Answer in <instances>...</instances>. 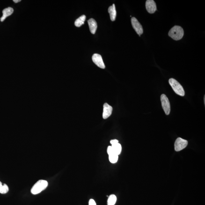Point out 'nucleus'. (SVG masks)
Segmentation results:
<instances>
[{
	"label": "nucleus",
	"mask_w": 205,
	"mask_h": 205,
	"mask_svg": "<svg viewBox=\"0 0 205 205\" xmlns=\"http://www.w3.org/2000/svg\"><path fill=\"white\" fill-rule=\"evenodd\" d=\"M161 101L163 110L166 114L168 115L171 111V106L168 98L165 94H163L161 96Z\"/></svg>",
	"instance_id": "nucleus-4"
},
{
	"label": "nucleus",
	"mask_w": 205,
	"mask_h": 205,
	"mask_svg": "<svg viewBox=\"0 0 205 205\" xmlns=\"http://www.w3.org/2000/svg\"><path fill=\"white\" fill-rule=\"evenodd\" d=\"M48 183L46 180H39L33 185L31 189V193L33 194H39L43 190L45 189Z\"/></svg>",
	"instance_id": "nucleus-2"
},
{
	"label": "nucleus",
	"mask_w": 205,
	"mask_h": 205,
	"mask_svg": "<svg viewBox=\"0 0 205 205\" xmlns=\"http://www.w3.org/2000/svg\"><path fill=\"white\" fill-rule=\"evenodd\" d=\"M169 36L174 40H179L182 39L184 35V31L182 28L180 26L175 25L169 31Z\"/></svg>",
	"instance_id": "nucleus-1"
},
{
	"label": "nucleus",
	"mask_w": 205,
	"mask_h": 205,
	"mask_svg": "<svg viewBox=\"0 0 205 205\" xmlns=\"http://www.w3.org/2000/svg\"><path fill=\"white\" fill-rule=\"evenodd\" d=\"M188 144V142L187 140L181 138H178L175 142V150L177 152L181 151L187 146Z\"/></svg>",
	"instance_id": "nucleus-5"
},
{
	"label": "nucleus",
	"mask_w": 205,
	"mask_h": 205,
	"mask_svg": "<svg viewBox=\"0 0 205 205\" xmlns=\"http://www.w3.org/2000/svg\"><path fill=\"white\" fill-rule=\"evenodd\" d=\"M86 19V16L83 15L75 21V24L77 27H80L84 24V21Z\"/></svg>",
	"instance_id": "nucleus-13"
},
{
	"label": "nucleus",
	"mask_w": 205,
	"mask_h": 205,
	"mask_svg": "<svg viewBox=\"0 0 205 205\" xmlns=\"http://www.w3.org/2000/svg\"><path fill=\"white\" fill-rule=\"evenodd\" d=\"M89 205H96V203L94 200L91 199L89 201Z\"/></svg>",
	"instance_id": "nucleus-20"
},
{
	"label": "nucleus",
	"mask_w": 205,
	"mask_h": 205,
	"mask_svg": "<svg viewBox=\"0 0 205 205\" xmlns=\"http://www.w3.org/2000/svg\"><path fill=\"white\" fill-rule=\"evenodd\" d=\"M117 201V197L114 194H112L109 197L108 200V205H114Z\"/></svg>",
	"instance_id": "nucleus-15"
},
{
	"label": "nucleus",
	"mask_w": 205,
	"mask_h": 205,
	"mask_svg": "<svg viewBox=\"0 0 205 205\" xmlns=\"http://www.w3.org/2000/svg\"><path fill=\"white\" fill-rule=\"evenodd\" d=\"M146 7L147 11L150 14L154 13L157 10L156 2L153 0H148L146 1Z\"/></svg>",
	"instance_id": "nucleus-8"
},
{
	"label": "nucleus",
	"mask_w": 205,
	"mask_h": 205,
	"mask_svg": "<svg viewBox=\"0 0 205 205\" xmlns=\"http://www.w3.org/2000/svg\"><path fill=\"white\" fill-rule=\"evenodd\" d=\"M108 11L109 13H110L111 20L113 21H114L116 17V11L114 4H113V5L109 7Z\"/></svg>",
	"instance_id": "nucleus-12"
},
{
	"label": "nucleus",
	"mask_w": 205,
	"mask_h": 205,
	"mask_svg": "<svg viewBox=\"0 0 205 205\" xmlns=\"http://www.w3.org/2000/svg\"><path fill=\"white\" fill-rule=\"evenodd\" d=\"M169 83L175 92L181 96L185 95V92L183 87L174 79L171 78L169 79Z\"/></svg>",
	"instance_id": "nucleus-3"
},
{
	"label": "nucleus",
	"mask_w": 205,
	"mask_h": 205,
	"mask_svg": "<svg viewBox=\"0 0 205 205\" xmlns=\"http://www.w3.org/2000/svg\"><path fill=\"white\" fill-rule=\"evenodd\" d=\"M88 23L91 33L92 34H94L95 33L97 27V23L95 20L93 18H91L88 21Z\"/></svg>",
	"instance_id": "nucleus-10"
},
{
	"label": "nucleus",
	"mask_w": 205,
	"mask_h": 205,
	"mask_svg": "<svg viewBox=\"0 0 205 205\" xmlns=\"http://www.w3.org/2000/svg\"><path fill=\"white\" fill-rule=\"evenodd\" d=\"M107 153L108 154V155L114 154L112 146H109L108 147L107 149Z\"/></svg>",
	"instance_id": "nucleus-18"
},
{
	"label": "nucleus",
	"mask_w": 205,
	"mask_h": 205,
	"mask_svg": "<svg viewBox=\"0 0 205 205\" xmlns=\"http://www.w3.org/2000/svg\"><path fill=\"white\" fill-rule=\"evenodd\" d=\"M113 111V108L107 103H105L104 105V112L103 113V118L104 119H106L112 114Z\"/></svg>",
	"instance_id": "nucleus-9"
},
{
	"label": "nucleus",
	"mask_w": 205,
	"mask_h": 205,
	"mask_svg": "<svg viewBox=\"0 0 205 205\" xmlns=\"http://www.w3.org/2000/svg\"><path fill=\"white\" fill-rule=\"evenodd\" d=\"M13 12V9L11 7H9L4 9L2 11L3 16L1 18V21H4L6 18L11 15Z\"/></svg>",
	"instance_id": "nucleus-11"
},
{
	"label": "nucleus",
	"mask_w": 205,
	"mask_h": 205,
	"mask_svg": "<svg viewBox=\"0 0 205 205\" xmlns=\"http://www.w3.org/2000/svg\"><path fill=\"white\" fill-rule=\"evenodd\" d=\"M118 143H119V141L117 140H112L110 141V143L112 144V145L116 144Z\"/></svg>",
	"instance_id": "nucleus-19"
},
{
	"label": "nucleus",
	"mask_w": 205,
	"mask_h": 205,
	"mask_svg": "<svg viewBox=\"0 0 205 205\" xmlns=\"http://www.w3.org/2000/svg\"><path fill=\"white\" fill-rule=\"evenodd\" d=\"M131 22L133 28L136 31V33L140 36V35L143 33V28L142 25L135 17H132V18Z\"/></svg>",
	"instance_id": "nucleus-6"
},
{
	"label": "nucleus",
	"mask_w": 205,
	"mask_h": 205,
	"mask_svg": "<svg viewBox=\"0 0 205 205\" xmlns=\"http://www.w3.org/2000/svg\"><path fill=\"white\" fill-rule=\"evenodd\" d=\"M112 147L113 148L114 154L119 156L121 153L122 148V146L120 144L117 143L116 144L112 145Z\"/></svg>",
	"instance_id": "nucleus-14"
},
{
	"label": "nucleus",
	"mask_w": 205,
	"mask_h": 205,
	"mask_svg": "<svg viewBox=\"0 0 205 205\" xmlns=\"http://www.w3.org/2000/svg\"><path fill=\"white\" fill-rule=\"evenodd\" d=\"M119 158L118 155L115 154H112L109 155V159L111 163H115L118 162Z\"/></svg>",
	"instance_id": "nucleus-17"
},
{
	"label": "nucleus",
	"mask_w": 205,
	"mask_h": 205,
	"mask_svg": "<svg viewBox=\"0 0 205 205\" xmlns=\"http://www.w3.org/2000/svg\"><path fill=\"white\" fill-rule=\"evenodd\" d=\"M20 0H14V1H13V2L16 3H18V2H20Z\"/></svg>",
	"instance_id": "nucleus-21"
},
{
	"label": "nucleus",
	"mask_w": 205,
	"mask_h": 205,
	"mask_svg": "<svg viewBox=\"0 0 205 205\" xmlns=\"http://www.w3.org/2000/svg\"><path fill=\"white\" fill-rule=\"evenodd\" d=\"M9 188L6 184L2 185V183L0 182V193L1 194H5L9 192Z\"/></svg>",
	"instance_id": "nucleus-16"
},
{
	"label": "nucleus",
	"mask_w": 205,
	"mask_h": 205,
	"mask_svg": "<svg viewBox=\"0 0 205 205\" xmlns=\"http://www.w3.org/2000/svg\"><path fill=\"white\" fill-rule=\"evenodd\" d=\"M92 61L99 67L104 69L105 66L103 61L102 58L100 54H94L92 57Z\"/></svg>",
	"instance_id": "nucleus-7"
}]
</instances>
